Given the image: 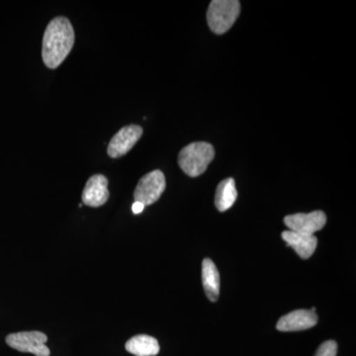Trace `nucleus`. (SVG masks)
<instances>
[{"mask_svg": "<svg viewBox=\"0 0 356 356\" xmlns=\"http://www.w3.org/2000/svg\"><path fill=\"white\" fill-rule=\"evenodd\" d=\"M74 31L67 18H54L47 26L42 47V58L49 69H57L72 51Z\"/></svg>", "mask_w": 356, "mask_h": 356, "instance_id": "nucleus-1", "label": "nucleus"}, {"mask_svg": "<svg viewBox=\"0 0 356 356\" xmlns=\"http://www.w3.org/2000/svg\"><path fill=\"white\" fill-rule=\"evenodd\" d=\"M214 156V147L209 143H192L180 151L178 165L185 175L197 177L206 172Z\"/></svg>", "mask_w": 356, "mask_h": 356, "instance_id": "nucleus-2", "label": "nucleus"}, {"mask_svg": "<svg viewBox=\"0 0 356 356\" xmlns=\"http://www.w3.org/2000/svg\"><path fill=\"white\" fill-rule=\"evenodd\" d=\"M240 13L238 0H213L208 8V25L215 34H225L235 24Z\"/></svg>", "mask_w": 356, "mask_h": 356, "instance_id": "nucleus-3", "label": "nucleus"}, {"mask_svg": "<svg viewBox=\"0 0 356 356\" xmlns=\"http://www.w3.org/2000/svg\"><path fill=\"white\" fill-rule=\"evenodd\" d=\"M48 337L41 332H21L6 337V343L21 353H29L36 356H50L46 346Z\"/></svg>", "mask_w": 356, "mask_h": 356, "instance_id": "nucleus-4", "label": "nucleus"}, {"mask_svg": "<svg viewBox=\"0 0 356 356\" xmlns=\"http://www.w3.org/2000/svg\"><path fill=\"white\" fill-rule=\"evenodd\" d=\"M165 177L163 172L153 170L140 178L134 192V198L135 201L143 203L145 206L152 205L161 198V194L165 191Z\"/></svg>", "mask_w": 356, "mask_h": 356, "instance_id": "nucleus-5", "label": "nucleus"}, {"mask_svg": "<svg viewBox=\"0 0 356 356\" xmlns=\"http://www.w3.org/2000/svg\"><path fill=\"white\" fill-rule=\"evenodd\" d=\"M284 222L290 231L296 232L302 235L314 236L316 232L324 228L327 222V216L323 211H314L308 214L298 213L285 217Z\"/></svg>", "mask_w": 356, "mask_h": 356, "instance_id": "nucleus-6", "label": "nucleus"}, {"mask_svg": "<svg viewBox=\"0 0 356 356\" xmlns=\"http://www.w3.org/2000/svg\"><path fill=\"white\" fill-rule=\"evenodd\" d=\"M143 135V128L138 125H129L122 128L110 140L107 153L113 159L125 156L137 144Z\"/></svg>", "mask_w": 356, "mask_h": 356, "instance_id": "nucleus-7", "label": "nucleus"}, {"mask_svg": "<svg viewBox=\"0 0 356 356\" xmlns=\"http://www.w3.org/2000/svg\"><path fill=\"white\" fill-rule=\"evenodd\" d=\"M109 198L108 179L102 175H95L86 182L83 192V202L89 207H100Z\"/></svg>", "mask_w": 356, "mask_h": 356, "instance_id": "nucleus-8", "label": "nucleus"}, {"mask_svg": "<svg viewBox=\"0 0 356 356\" xmlns=\"http://www.w3.org/2000/svg\"><path fill=\"white\" fill-rule=\"evenodd\" d=\"M318 323V316L311 310L293 311L283 316L278 321L276 327L280 332L305 331L315 327Z\"/></svg>", "mask_w": 356, "mask_h": 356, "instance_id": "nucleus-9", "label": "nucleus"}, {"mask_svg": "<svg viewBox=\"0 0 356 356\" xmlns=\"http://www.w3.org/2000/svg\"><path fill=\"white\" fill-rule=\"evenodd\" d=\"M281 236L288 247H291L301 259H310L317 248L318 238L315 236L302 235L290 229L283 232Z\"/></svg>", "mask_w": 356, "mask_h": 356, "instance_id": "nucleus-10", "label": "nucleus"}, {"mask_svg": "<svg viewBox=\"0 0 356 356\" xmlns=\"http://www.w3.org/2000/svg\"><path fill=\"white\" fill-rule=\"evenodd\" d=\"M202 282L208 299L216 302L220 294V274L214 262L210 259L203 261Z\"/></svg>", "mask_w": 356, "mask_h": 356, "instance_id": "nucleus-11", "label": "nucleus"}, {"mask_svg": "<svg viewBox=\"0 0 356 356\" xmlns=\"http://www.w3.org/2000/svg\"><path fill=\"white\" fill-rule=\"evenodd\" d=\"M126 350L136 356H156L159 353V344L153 337L139 334L129 339Z\"/></svg>", "mask_w": 356, "mask_h": 356, "instance_id": "nucleus-12", "label": "nucleus"}, {"mask_svg": "<svg viewBox=\"0 0 356 356\" xmlns=\"http://www.w3.org/2000/svg\"><path fill=\"white\" fill-rule=\"evenodd\" d=\"M238 197L236 189L235 180L233 178H227L218 185L216 196H215V205L220 212L229 210Z\"/></svg>", "mask_w": 356, "mask_h": 356, "instance_id": "nucleus-13", "label": "nucleus"}, {"mask_svg": "<svg viewBox=\"0 0 356 356\" xmlns=\"http://www.w3.org/2000/svg\"><path fill=\"white\" fill-rule=\"evenodd\" d=\"M337 344L334 341H325L318 346L315 356H337Z\"/></svg>", "mask_w": 356, "mask_h": 356, "instance_id": "nucleus-14", "label": "nucleus"}, {"mask_svg": "<svg viewBox=\"0 0 356 356\" xmlns=\"http://www.w3.org/2000/svg\"><path fill=\"white\" fill-rule=\"evenodd\" d=\"M145 207H146V206H145L144 204L138 202V201H135L132 206V211L134 214H140V213L144 211Z\"/></svg>", "mask_w": 356, "mask_h": 356, "instance_id": "nucleus-15", "label": "nucleus"}]
</instances>
